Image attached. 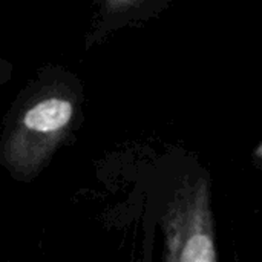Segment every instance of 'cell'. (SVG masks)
Listing matches in <instances>:
<instances>
[{"label": "cell", "mask_w": 262, "mask_h": 262, "mask_svg": "<svg viewBox=\"0 0 262 262\" xmlns=\"http://www.w3.org/2000/svg\"><path fill=\"white\" fill-rule=\"evenodd\" d=\"M75 118V100L66 91L43 92L17 114L0 146V161L18 181H32L66 140Z\"/></svg>", "instance_id": "obj_1"}, {"label": "cell", "mask_w": 262, "mask_h": 262, "mask_svg": "<svg viewBox=\"0 0 262 262\" xmlns=\"http://www.w3.org/2000/svg\"><path fill=\"white\" fill-rule=\"evenodd\" d=\"M161 262H220L212 184L206 173L183 178L161 213Z\"/></svg>", "instance_id": "obj_2"}, {"label": "cell", "mask_w": 262, "mask_h": 262, "mask_svg": "<svg viewBox=\"0 0 262 262\" xmlns=\"http://www.w3.org/2000/svg\"><path fill=\"white\" fill-rule=\"evenodd\" d=\"M137 2H140V0H106V3H107L111 8H114V9L127 8V6H130V5H134V3H137Z\"/></svg>", "instance_id": "obj_3"}, {"label": "cell", "mask_w": 262, "mask_h": 262, "mask_svg": "<svg viewBox=\"0 0 262 262\" xmlns=\"http://www.w3.org/2000/svg\"><path fill=\"white\" fill-rule=\"evenodd\" d=\"M3 77H5V75H3V72H0V83H2V80H3Z\"/></svg>", "instance_id": "obj_4"}]
</instances>
